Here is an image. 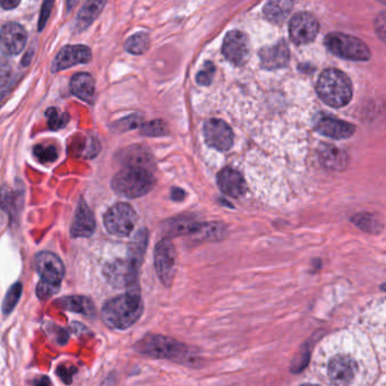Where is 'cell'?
I'll use <instances>...</instances> for the list:
<instances>
[{"label": "cell", "instance_id": "cell-29", "mask_svg": "<svg viewBox=\"0 0 386 386\" xmlns=\"http://www.w3.org/2000/svg\"><path fill=\"white\" fill-rule=\"evenodd\" d=\"M150 43L151 41H150L148 34L139 32V33L130 36V39L127 40L125 47H126L127 52L130 54H143L148 52Z\"/></svg>", "mask_w": 386, "mask_h": 386}, {"label": "cell", "instance_id": "cell-39", "mask_svg": "<svg viewBox=\"0 0 386 386\" xmlns=\"http://www.w3.org/2000/svg\"><path fill=\"white\" fill-rule=\"evenodd\" d=\"M52 5H54L52 1L43 3V10H41V17H40L39 22V30H43L45 22L48 21L49 15H50V13H52Z\"/></svg>", "mask_w": 386, "mask_h": 386}, {"label": "cell", "instance_id": "cell-7", "mask_svg": "<svg viewBox=\"0 0 386 386\" xmlns=\"http://www.w3.org/2000/svg\"><path fill=\"white\" fill-rule=\"evenodd\" d=\"M177 265V253L170 238L161 239L154 249V266L163 286L171 287Z\"/></svg>", "mask_w": 386, "mask_h": 386}, {"label": "cell", "instance_id": "cell-23", "mask_svg": "<svg viewBox=\"0 0 386 386\" xmlns=\"http://www.w3.org/2000/svg\"><path fill=\"white\" fill-rule=\"evenodd\" d=\"M226 226L220 222H208L199 224L196 231L193 233L194 237L199 240L206 242H219L226 237Z\"/></svg>", "mask_w": 386, "mask_h": 386}, {"label": "cell", "instance_id": "cell-3", "mask_svg": "<svg viewBox=\"0 0 386 386\" xmlns=\"http://www.w3.org/2000/svg\"><path fill=\"white\" fill-rule=\"evenodd\" d=\"M317 94L327 106L342 108L353 99V84L343 72L329 68L321 74L316 85Z\"/></svg>", "mask_w": 386, "mask_h": 386}, {"label": "cell", "instance_id": "cell-43", "mask_svg": "<svg viewBox=\"0 0 386 386\" xmlns=\"http://www.w3.org/2000/svg\"><path fill=\"white\" fill-rule=\"evenodd\" d=\"M18 5H20L18 1H0V6L3 7V9L15 8Z\"/></svg>", "mask_w": 386, "mask_h": 386}, {"label": "cell", "instance_id": "cell-31", "mask_svg": "<svg viewBox=\"0 0 386 386\" xmlns=\"http://www.w3.org/2000/svg\"><path fill=\"white\" fill-rule=\"evenodd\" d=\"M48 118V125L52 130H61L70 121V116L66 112H59L56 108H50L45 112Z\"/></svg>", "mask_w": 386, "mask_h": 386}, {"label": "cell", "instance_id": "cell-33", "mask_svg": "<svg viewBox=\"0 0 386 386\" xmlns=\"http://www.w3.org/2000/svg\"><path fill=\"white\" fill-rule=\"evenodd\" d=\"M143 135L150 136V137H159L168 134V127L166 123L162 121H150L148 124L143 125L141 128Z\"/></svg>", "mask_w": 386, "mask_h": 386}, {"label": "cell", "instance_id": "cell-19", "mask_svg": "<svg viewBox=\"0 0 386 386\" xmlns=\"http://www.w3.org/2000/svg\"><path fill=\"white\" fill-rule=\"evenodd\" d=\"M95 230V219L88 204L84 201L79 202L76 210L75 217L70 228L72 237H90Z\"/></svg>", "mask_w": 386, "mask_h": 386}, {"label": "cell", "instance_id": "cell-37", "mask_svg": "<svg viewBox=\"0 0 386 386\" xmlns=\"http://www.w3.org/2000/svg\"><path fill=\"white\" fill-rule=\"evenodd\" d=\"M142 124V119L139 116H130V117L125 118L123 121H118L117 128L121 132H126V130H135L137 127Z\"/></svg>", "mask_w": 386, "mask_h": 386}, {"label": "cell", "instance_id": "cell-44", "mask_svg": "<svg viewBox=\"0 0 386 386\" xmlns=\"http://www.w3.org/2000/svg\"><path fill=\"white\" fill-rule=\"evenodd\" d=\"M49 383H50V380L48 378H41L40 380H38L36 386H49Z\"/></svg>", "mask_w": 386, "mask_h": 386}, {"label": "cell", "instance_id": "cell-28", "mask_svg": "<svg viewBox=\"0 0 386 386\" xmlns=\"http://www.w3.org/2000/svg\"><path fill=\"white\" fill-rule=\"evenodd\" d=\"M353 222L362 231L373 233V235H378L383 229V226H382L378 217L371 215V213H366V212L355 215L353 217Z\"/></svg>", "mask_w": 386, "mask_h": 386}, {"label": "cell", "instance_id": "cell-17", "mask_svg": "<svg viewBox=\"0 0 386 386\" xmlns=\"http://www.w3.org/2000/svg\"><path fill=\"white\" fill-rule=\"evenodd\" d=\"M315 130L326 137L334 139H349L356 133V126L347 121H339L335 118L322 117L316 121Z\"/></svg>", "mask_w": 386, "mask_h": 386}, {"label": "cell", "instance_id": "cell-8", "mask_svg": "<svg viewBox=\"0 0 386 386\" xmlns=\"http://www.w3.org/2000/svg\"><path fill=\"white\" fill-rule=\"evenodd\" d=\"M141 266L127 260H117L108 263L105 268V275L109 284L115 287L130 288V291H139V272Z\"/></svg>", "mask_w": 386, "mask_h": 386}, {"label": "cell", "instance_id": "cell-1", "mask_svg": "<svg viewBox=\"0 0 386 386\" xmlns=\"http://www.w3.org/2000/svg\"><path fill=\"white\" fill-rule=\"evenodd\" d=\"M135 350L143 356L152 357L157 360H169L181 365H199V358L195 351L186 344L176 341L175 339L168 338L161 334H148L143 337L135 344Z\"/></svg>", "mask_w": 386, "mask_h": 386}, {"label": "cell", "instance_id": "cell-35", "mask_svg": "<svg viewBox=\"0 0 386 386\" xmlns=\"http://www.w3.org/2000/svg\"><path fill=\"white\" fill-rule=\"evenodd\" d=\"M14 203H15V196L12 190H9L6 186L0 188V208L10 213L12 208H14Z\"/></svg>", "mask_w": 386, "mask_h": 386}, {"label": "cell", "instance_id": "cell-2", "mask_svg": "<svg viewBox=\"0 0 386 386\" xmlns=\"http://www.w3.org/2000/svg\"><path fill=\"white\" fill-rule=\"evenodd\" d=\"M144 311L139 291H130L121 296L110 299L103 306V323L114 330H126L142 316Z\"/></svg>", "mask_w": 386, "mask_h": 386}, {"label": "cell", "instance_id": "cell-15", "mask_svg": "<svg viewBox=\"0 0 386 386\" xmlns=\"http://www.w3.org/2000/svg\"><path fill=\"white\" fill-rule=\"evenodd\" d=\"M91 58H92V52L88 47L82 45H67L61 49L54 58L52 72H61L79 63H88Z\"/></svg>", "mask_w": 386, "mask_h": 386}, {"label": "cell", "instance_id": "cell-4", "mask_svg": "<svg viewBox=\"0 0 386 386\" xmlns=\"http://www.w3.org/2000/svg\"><path fill=\"white\" fill-rule=\"evenodd\" d=\"M112 188L116 194L127 199H136L150 193L155 186L152 172L143 168L125 167L112 178Z\"/></svg>", "mask_w": 386, "mask_h": 386}, {"label": "cell", "instance_id": "cell-45", "mask_svg": "<svg viewBox=\"0 0 386 386\" xmlns=\"http://www.w3.org/2000/svg\"><path fill=\"white\" fill-rule=\"evenodd\" d=\"M300 386H320V385H316V384H302V385H300Z\"/></svg>", "mask_w": 386, "mask_h": 386}, {"label": "cell", "instance_id": "cell-32", "mask_svg": "<svg viewBox=\"0 0 386 386\" xmlns=\"http://www.w3.org/2000/svg\"><path fill=\"white\" fill-rule=\"evenodd\" d=\"M34 155L41 163H52L57 160V150L54 145H36Z\"/></svg>", "mask_w": 386, "mask_h": 386}, {"label": "cell", "instance_id": "cell-41", "mask_svg": "<svg viewBox=\"0 0 386 386\" xmlns=\"http://www.w3.org/2000/svg\"><path fill=\"white\" fill-rule=\"evenodd\" d=\"M376 32L380 34V38L382 40H384V26H385V14L382 13L380 16H378V20H376Z\"/></svg>", "mask_w": 386, "mask_h": 386}, {"label": "cell", "instance_id": "cell-30", "mask_svg": "<svg viewBox=\"0 0 386 386\" xmlns=\"http://www.w3.org/2000/svg\"><path fill=\"white\" fill-rule=\"evenodd\" d=\"M22 291H23V286L20 282L12 286V288L8 290L3 304V311L5 314H9L16 307L18 300L21 298Z\"/></svg>", "mask_w": 386, "mask_h": 386}, {"label": "cell", "instance_id": "cell-21", "mask_svg": "<svg viewBox=\"0 0 386 386\" xmlns=\"http://www.w3.org/2000/svg\"><path fill=\"white\" fill-rule=\"evenodd\" d=\"M70 91L75 97L83 100L85 102H92L94 91H95V85H94L92 76L88 72H79L72 76V81H70Z\"/></svg>", "mask_w": 386, "mask_h": 386}, {"label": "cell", "instance_id": "cell-5", "mask_svg": "<svg viewBox=\"0 0 386 386\" xmlns=\"http://www.w3.org/2000/svg\"><path fill=\"white\" fill-rule=\"evenodd\" d=\"M325 45L333 54L347 61H366L371 58V52L366 43L348 34H327Z\"/></svg>", "mask_w": 386, "mask_h": 386}, {"label": "cell", "instance_id": "cell-38", "mask_svg": "<svg viewBox=\"0 0 386 386\" xmlns=\"http://www.w3.org/2000/svg\"><path fill=\"white\" fill-rule=\"evenodd\" d=\"M10 75H12V67L8 61L0 59V88H3L8 83Z\"/></svg>", "mask_w": 386, "mask_h": 386}, {"label": "cell", "instance_id": "cell-22", "mask_svg": "<svg viewBox=\"0 0 386 386\" xmlns=\"http://www.w3.org/2000/svg\"><path fill=\"white\" fill-rule=\"evenodd\" d=\"M199 222L190 217H176L173 220L168 221L166 226L167 238L177 237V236H193L196 231Z\"/></svg>", "mask_w": 386, "mask_h": 386}, {"label": "cell", "instance_id": "cell-20", "mask_svg": "<svg viewBox=\"0 0 386 386\" xmlns=\"http://www.w3.org/2000/svg\"><path fill=\"white\" fill-rule=\"evenodd\" d=\"M320 161L325 168L330 170L341 171L348 164V155L341 148L333 145L323 144L321 146Z\"/></svg>", "mask_w": 386, "mask_h": 386}, {"label": "cell", "instance_id": "cell-12", "mask_svg": "<svg viewBox=\"0 0 386 386\" xmlns=\"http://www.w3.org/2000/svg\"><path fill=\"white\" fill-rule=\"evenodd\" d=\"M204 139L208 146L217 151H228L233 146V130L226 121L210 119L204 124Z\"/></svg>", "mask_w": 386, "mask_h": 386}, {"label": "cell", "instance_id": "cell-10", "mask_svg": "<svg viewBox=\"0 0 386 386\" xmlns=\"http://www.w3.org/2000/svg\"><path fill=\"white\" fill-rule=\"evenodd\" d=\"M222 52L226 61L236 66H244L251 57V43L248 36L242 31H230L224 38Z\"/></svg>", "mask_w": 386, "mask_h": 386}, {"label": "cell", "instance_id": "cell-13", "mask_svg": "<svg viewBox=\"0 0 386 386\" xmlns=\"http://www.w3.org/2000/svg\"><path fill=\"white\" fill-rule=\"evenodd\" d=\"M358 366L357 362L350 357L339 355L330 360L329 373L330 380L334 386H349L356 378Z\"/></svg>", "mask_w": 386, "mask_h": 386}, {"label": "cell", "instance_id": "cell-27", "mask_svg": "<svg viewBox=\"0 0 386 386\" xmlns=\"http://www.w3.org/2000/svg\"><path fill=\"white\" fill-rule=\"evenodd\" d=\"M105 3H101V1H88V3H85L84 7L79 14L77 27H79L81 30L86 29L99 15L100 12L102 10V7L105 6Z\"/></svg>", "mask_w": 386, "mask_h": 386}, {"label": "cell", "instance_id": "cell-11", "mask_svg": "<svg viewBox=\"0 0 386 386\" xmlns=\"http://www.w3.org/2000/svg\"><path fill=\"white\" fill-rule=\"evenodd\" d=\"M36 271L41 277V281L47 284L59 286L65 277V266L56 254L41 252L36 257Z\"/></svg>", "mask_w": 386, "mask_h": 386}, {"label": "cell", "instance_id": "cell-34", "mask_svg": "<svg viewBox=\"0 0 386 386\" xmlns=\"http://www.w3.org/2000/svg\"><path fill=\"white\" fill-rule=\"evenodd\" d=\"M215 67L211 61H206L202 70H199L196 76V81L199 85H210L215 76Z\"/></svg>", "mask_w": 386, "mask_h": 386}, {"label": "cell", "instance_id": "cell-14", "mask_svg": "<svg viewBox=\"0 0 386 386\" xmlns=\"http://www.w3.org/2000/svg\"><path fill=\"white\" fill-rule=\"evenodd\" d=\"M27 33L17 23H7L0 30V52L7 56H15L24 49Z\"/></svg>", "mask_w": 386, "mask_h": 386}, {"label": "cell", "instance_id": "cell-18", "mask_svg": "<svg viewBox=\"0 0 386 386\" xmlns=\"http://www.w3.org/2000/svg\"><path fill=\"white\" fill-rule=\"evenodd\" d=\"M217 185L226 196L238 199L246 192V181L240 172L226 167L217 175Z\"/></svg>", "mask_w": 386, "mask_h": 386}, {"label": "cell", "instance_id": "cell-9", "mask_svg": "<svg viewBox=\"0 0 386 386\" xmlns=\"http://www.w3.org/2000/svg\"><path fill=\"white\" fill-rule=\"evenodd\" d=\"M318 31V21L311 13H297L290 21V39L295 45H304L313 43L316 39Z\"/></svg>", "mask_w": 386, "mask_h": 386}, {"label": "cell", "instance_id": "cell-42", "mask_svg": "<svg viewBox=\"0 0 386 386\" xmlns=\"http://www.w3.org/2000/svg\"><path fill=\"white\" fill-rule=\"evenodd\" d=\"M186 197V193L185 190H180V188H173L171 192V199L173 201H184Z\"/></svg>", "mask_w": 386, "mask_h": 386}, {"label": "cell", "instance_id": "cell-40", "mask_svg": "<svg viewBox=\"0 0 386 386\" xmlns=\"http://www.w3.org/2000/svg\"><path fill=\"white\" fill-rule=\"evenodd\" d=\"M74 371H75V369H74L61 367V369H58V374H59V376L63 378V382H66L67 384H70Z\"/></svg>", "mask_w": 386, "mask_h": 386}, {"label": "cell", "instance_id": "cell-6", "mask_svg": "<svg viewBox=\"0 0 386 386\" xmlns=\"http://www.w3.org/2000/svg\"><path fill=\"white\" fill-rule=\"evenodd\" d=\"M137 221L135 210L127 203H118L105 215V226L116 237H127L133 231Z\"/></svg>", "mask_w": 386, "mask_h": 386}, {"label": "cell", "instance_id": "cell-36", "mask_svg": "<svg viewBox=\"0 0 386 386\" xmlns=\"http://www.w3.org/2000/svg\"><path fill=\"white\" fill-rule=\"evenodd\" d=\"M59 288H61L59 286H54V284L40 281L36 287V296L39 297L41 300H45V299L54 296V293H57Z\"/></svg>", "mask_w": 386, "mask_h": 386}, {"label": "cell", "instance_id": "cell-24", "mask_svg": "<svg viewBox=\"0 0 386 386\" xmlns=\"http://www.w3.org/2000/svg\"><path fill=\"white\" fill-rule=\"evenodd\" d=\"M58 306H61L66 311H74L79 314L91 315L95 311L91 299L83 296H70L59 299Z\"/></svg>", "mask_w": 386, "mask_h": 386}, {"label": "cell", "instance_id": "cell-26", "mask_svg": "<svg viewBox=\"0 0 386 386\" xmlns=\"http://www.w3.org/2000/svg\"><path fill=\"white\" fill-rule=\"evenodd\" d=\"M124 157L126 167H135V168L150 170L153 164L151 153L148 150L139 148V146H134V148L126 150Z\"/></svg>", "mask_w": 386, "mask_h": 386}, {"label": "cell", "instance_id": "cell-16", "mask_svg": "<svg viewBox=\"0 0 386 386\" xmlns=\"http://www.w3.org/2000/svg\"><path fill=\"white\" fill-rule=\"evenodd\" d=\"M261 66L264 70H275L287 66L290 61V50L288 43L280 40L272 47H264L258 52Z\"/></svg>", "mask_w": 386, "mask_h": 386}, {"label": "cell", "instance_id": "cell-25", "mask_svg": "<svg viewBox=\"0 0 386 386\" xmlns=\"http://www.w3.org/2000/svg\"><path fill=\"white\" fill-rule=\"evenodd\" d=\"M293 1H270L264 6V15L275 24H280L286 21L293 9Z\"/></svg>", "mask_w": 386, "mask_h": 386}]
</instances>
